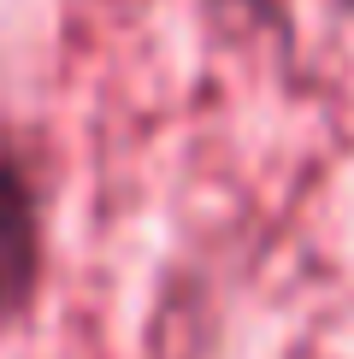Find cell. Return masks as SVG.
Instances as JSON below:
<instances>
[{"label":"cell","instance_id":"6da1fadb","mask_svg":"<svg viewBox=\"0 0 354 359\" xmlns=\"http://www.w3.org/2000/svg\"><path fill=\"white\" fill-rule=\"evenodd\" d=\"M41 289V201L29 171L0 154V330L36 306Z\"/></svg>","mask_w":354,"mask_h":359}]
</instances>
